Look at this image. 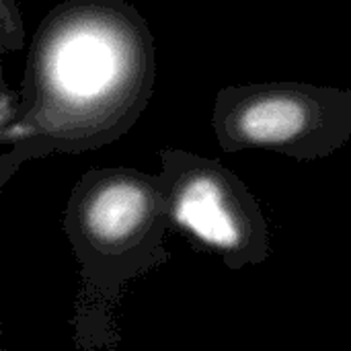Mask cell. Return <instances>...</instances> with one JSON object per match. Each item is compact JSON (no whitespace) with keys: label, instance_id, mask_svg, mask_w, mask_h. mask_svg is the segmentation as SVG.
Listing matches in <instances>:
<instances>
[{"label":"cell","instance_id":"cell-6","mask_svg":"<svg viewBox=\"0 0 351 351\" xmlns=\"http://www.w3.org/2000/svg\"><path fill=\"white\" fill-rule=\"evenodd\" d=\"M27 99L21 88H10L2 80V99H0V140H4L27 115Z\"/></svg>","mask_w":351,"mask_h":351},{"label":"cell","instance_id":"cell-3","mask_svg":"<svg viewBox=\"0 0 351 351\" xmlns=\"http://www.w3.org/2000/svg\"><path fill=\"white\" fill-rule=\"evenodd\" d=\"M212 128L228 154L269 150L296 160L335 154L351 140V90L308 82H251L218 90Z\"/></svg>","mask_w":351,"mask_h":351},{"label":"cell","instance_id":"cell-5","mask_svg":"<svg viewBox=\"0 0 351 351\" xmlns=\"http://www.w3.org/2000/svg\"><path fill=\"white\" fill-rule=\"evenodd\" d=\"M25 43V25L16 0H0V49L16 51Z\"/></svg>","mask_w":351,"mask_h":351},{"label":"cell","instance_id":"cell-1","mask_svg":"<svg viewBox=\"0 0 351 351\" xmlns=\"http://www.w3.org/2000/svg\"><path fill=\"white\" fill-rule=\"evenodd\" d=\"M154 82V37L134 4L66 0L51 8L27 56V115L0 140V187L27 160L119 140L146 111Z\"/></svg>","mask_w":351,"mask_h":351},{"label":"cell","instance_id":"cell-4","mask_svg":"<svg viewBox=\"0 0 351 351\" xmlns=\"http://www.w3.org/2000/svg\"><path fill=\"white\" fill-rule=\"evenodd\" d=\"M158 156L173 230L195 249L218 255L232 271L257 267L269 257L267 218L237 173L189 150L165 148Z\"/></svg>","mask_w":351,"mask_h":351},{"label":"cell","instance_id":"cell-2","mask_svg":"<svg viewBox=\"0 0 351 351\" xmlns=\"http://www.w3.org/2000/svg\"><path fill=\"white\" fill-rule=\"evenodd\" d=\"M171 230L158 173L103 167L76 181L64 210V232L82 280L74 313L80 350L117 341L115 306L134 280L169 261Z\"/></svg>","mask_w":351,"mask_h":351}]
</instances>
